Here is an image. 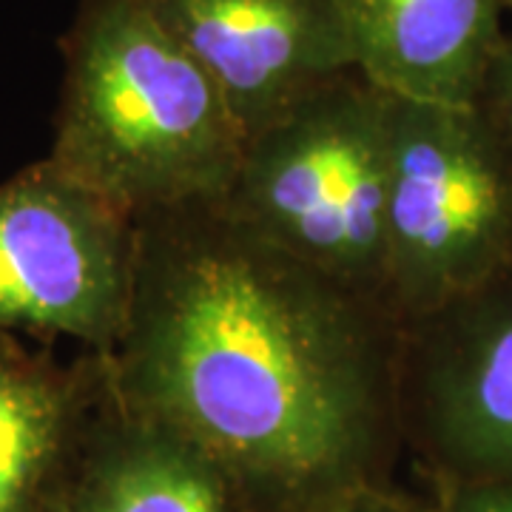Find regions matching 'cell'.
Returning a JSON list of instances; mask_svg holds the SVG:
<instances>
[{
    "label": "cell",
    "mask_w": 512,
    "mask_h": 512,
    "mask_svg": "<svg viewBox=\"0 0 512 512\" xmlns=\"http://www.w3.org/2000/svg\"><path fill=\"white\" fill-rule=\"evenodd\" d=\"M402 322L222 200L137 222L114 396L208 458L242 512H319L387 484Z\"/></svg>",
    "instance_id": "obj_1"
},
{
    "label": "cell",
    "mask_w": 512,
    "mask_h": 512,
    "mask_svg": "<svg viewBox=\"0 0 512 512\" xmlns=\"http://www.w3.org/2000/svg\"><path fill=\"white\" fill-rule=\"evenodd\" d=\"M399 421L439 487L512 490V268L402 325Z\"/></svg>",
    "instance_id": "obj_6"
},
{
    "label": "cell",
    "mask_w": 512,
    "mask_h": 512,
    "mask_svg": "<svg viewBox=\"0 0 512 512\" xmlns=\"http://www.w3.org/2000/svg\"><path fill=\"white\" fill-rule=\"evenodd\" d=\"M106 384V356L60 362L49 348L0 333V512L55 504Z\"/></svg>",
    "instance_id": "obj_9"
},
{
    "label": "cell",
    "mask_w": 512,
    "mask_h": 512,
    "mask_svg": "<svg viewBox=\"0 0 512 512\" xmlns=\"http://www.w3.org/2000/svg\"><path fill=\"white\" fill-rule=\"evenodd\" d=\"M319 512H433V507H421L413 498L396 493L390 484H373Z\"/></svg>",
    "instance_id": "obj_13"
},
{
    "label": "cell",
    "mask_w": 512,
    "mask_h": 512,
    "mask_svg": "<svg viewBox=\"0 0 512 512\" xmlns=\"http://www.w3.org/2000/svg\"><path fill=\"white\" fill-rule=\"evenodd\" d=\"M63 498L72 512H242L220 470L183 433L120 402L111 384Z\"/></svg>",
    "instance_id": "obj_10"
},
{
    "label": "cell",
    "mask_w": 512,
    "mask_h": 512,
    "mask_svg": "<svg viewBox=\"0 0 512 512\" xmlns=\"http://www.w3.org/2000/svg\"><path fill=\"white\" fill-rule=\"evenodd\" d=\"M137 222L49 157L0 183V333L111 356L126 328Z\"/></svg>",
    "instance_id": "obj_5"
},
{
    "label": "cell",
    "mask_w": 512,
    "mask_h": 512,
    "mask_svg": "<svg viewBox=\"0 0 512 512\" xmlns=\"http://www.w3.org/2000/svg\"><path fill=\"white\" fill-rule=\"evenodd\" d=\"M217 86L242 143L356 72L339 0H148Z\"/></svg>",
    "instance_id": "obj_7"
},
{
    "label": "cell",
    "mask_w": 512,
    "mask_h": 512,
    "mask_svg": "<svg viewBox=\"0 0 512 512\" xmlns=\"http://www.w3.org/2000/svg\"><path fill=\"white\" fill-rule=\"evenodd\" d=\"M501 3H504V9H507V12H512V0H501Z\"/></svg>",
    "instance_id": "obj_15"
},
{
    "label": "cell",
    "mask_w": 512,
    "mask_h": 512,
    "mask_svg": "<svg viewBox=\"0 0 512 512\" xmlns=\"http://www.w3.org/2000/svg\"><path fill=\"white\" fill-rule=\"evenodd\" d=\"M63 490H66V487H63ZM46 512H72V507L66 504V498H63V493H60V495H57L55 504H52V507H49Z\"/></svg>",
    "instance_id": "obj_14"
},
{
    "label": "cell",
    "mask_w": 512,
    "mask_h": 512,
    "mask_svg": "<svg viewBox=\"0 0 512 512\" xmlns=\"http://www.w3.org/2000/svg\"><path fill=\"white\" fill-rule=\"evenodd\" d=\"M476 106L512 154V37H504Z\"/></svg>",
    "instance_id": "obj_11"
},
{
    "label": "cell",
    "mask_w": 512,
    "mask_h": 512,
    "mask_svg": "<svg viewBox=\"0 0 512 512\" xmlns=\"http://www.w3.org/2000/svg\"><path fill=\"white\" fill-rule=\"evenodd\" d=\"M390 114V94L342 74L245 143L222 197L262 237L384 308Z\"/></svg>",
    "instance_id": "obj_3"
},
{
    "label": "cell",
    "mask_w": 512,
    "mask_h": 512,
    "mask_svg": "<svg viewBox=\"0 0 512 512\" xmlns=\"http://www.w3.org/2000/svg\"><path fill=\"white\" fill-rule=\"evenodd\" d=\"M60 55V171L134 222L231 191L242 134L148 0H80Z\"/></svg>",
    "instance_id": "obj_2"
},
{
    "label": "cell",
    "mask_w": 512,
    "mask_h": 512,
    "mask_svg": "<svg viewBox=\"0 0 512 512\" xmlns=\"http://www.w3.org/2000/svg\"><path fill=\"white\" fill-rule=\"evenodd\" d=\"M433 512H512L507 487H439Z\"/></svg>",
    "instance_id": "obj_12"
},
{
    "label": "cell",
    "mask_w": 512,
    "mask_h": 512,
    "mask_svg": "<svg viewBox=\"0 0 512 512\" xmlns=\"http://www.w3.org/2000/svg\"><path fill=\"white\" fill-rule=\"evenodd\" d=\"M356 72L382 92L476 106L504 43L501 0H339Z\"/></svg>",
    "instance_id": "obj_8"
},
{
    "label": "cell",
    "mask_w": 512,
    "mask_h": 512,
    "mask_svg": "<svg viewBox=\"0 0 512 512\" xmlns=\"http://www.w3.org/2000/svg\"><path fill=\"white\" fill-rule=\"evenodd\" d=\"M384 242L402 325L510 271L512 154L478 106L393 97Z\"/></svg>",
    "instance_id": "obj_4"
}]
</instances>
